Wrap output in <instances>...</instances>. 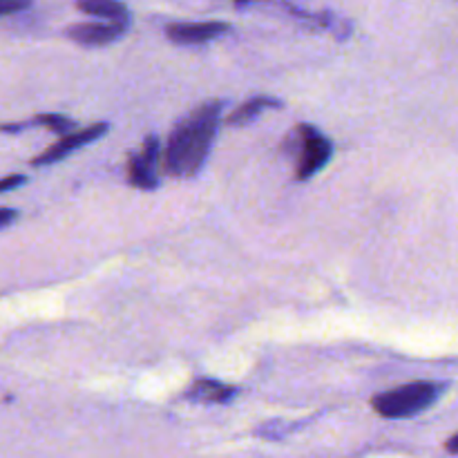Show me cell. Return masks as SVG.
I'll use <instances>...</instances> for the list:
<instances>
[{
    "instance_id": "cell-10",
    "label": "cell",
    "mask_w": 458,
    "mask_h": 458,
    "mask_svg": "<svg viewBox=\"0 0 458 458\" xmlns=\"http://www.w3.org/2000/svg\"><path fill=\"white\" fill-rule=\"evenodd\" d=\"M267 107H282V101H277V98H271V97H255L250 98V101H246L244 106L237 107L233 114H228L226 121L231 125L250 123V121H253L259 112L267 110Z\"/></svg>"
},
{
    "instance_id": "cell-4",
    "label": "cell",
    "mask_w": 458,
    "mask_h": 458,
    "mask_svg": "<svg viewBox=\"0 0 458 458\" xmlns=\"http://www.w3.org/2000/svg\"><path fill=\"white\" fill-rule=\"evenodd\" d=\"M157 164H159V141L157 137H148L143 150L132 155L128 161V182L139 191H152L157 188Z\"/></svg>"
},
{
    "instance_id": "cell-7",
    "label": "cell",
    "mask_w": 458,
    "mask_h": 458,
    "mask_svg": "<svg viewBox=\"0 0 458 458\" xmlns=\"http://www.w3.org/2000/svg\"><path fill=\"white\" fill-rule=\"evenodd\" d=\"M231 31L228 22H173L165 27V36L177 45H201Z\"/></svg>"
},
{
    "instance_id": "cell-8",
    "label": "cell",
    "mask_w": 458,
    "mask_h": 458,
    "mask_svg": "<svg viewBox=\"0 0 458 458\" xmlns=\"http://www.w3.org/2000/svg\"><path fill=\"white\" fill-rule=\"evenodd\" d=\"M235 389L228 385L217 383V380H197L186 396L195 403H204V405H222V403L231 401Z\"/></svg>"
},
{
    "instance_id": "cell-11",
    "label": "cell",
    "mask_w": 458,
    "mask_h": 458,
    "mask_svg": "<svg viewBox=\"0 0 458 458\" xmlns=\"http://www.w3.org/2000/svg\"><path fill=\"white\" fill-rule=\"evenodd\" d=\"M27 125H43V128L54 130V132H58V134H70L74 121L67 119V116H61V114H40V116H36L34 121H30V123L0 125V130H3V132H18V130L27 128Z\"/></svg>"
},
{
    "instance_id": "cell-5",
    "label": "cell",
    "mask_w": 458,
    "mask_h": 458,
    "mask_svg": "<svg viewBox=\"0 0 458 458\" xmlns=\"http://www.w3.org/2000/svg\"><path fill=\"white\" fill-rule=\"evenodd\" d=\"M107 132V123H94V125H88V128H81L76 130V132H70L65 134V137L61 139L58 143H54L52 148H47V150L43 152V155L36 157L31 164L34 165H45V164H54V161H61L63 157L72 155L74 150H79L81 146H85V143H92L94 139L103 137V134Z\"/></svg>"
},
{
    "instance_id": "cell-12",
    "label": "cell",
    "mask_w": 458,
    "mask_h": 458,
    "mask_svg": "<svg viewBox=\"0 0 458 458\" xmlns=\"http://www.w3.org/2000/svg\"><path fill=\"white\" fill-rule=\"evenodd\" d=\"M27 179L22 177V174H12V177H4L0 179V192H7V191H13V188L22 186Z\"/></svg>"
},
{
    "instance_id": "cell-9",
    "label": "cell",
    "mask_w": 458,
    "mask_h": 458,
    "mask_svg": "<svg viewBox=\"0 0 458 458\" xmlns=\"http://www.w3.org/2000/svg\"><path fill=\"white\" fill-rule=\"evenodd\" d=\"M76 7L89 16L107 18L110 22H125L130 25V13L128 7L121 3H112V0H92V3H79Z\"/></svg>"
},
{
    "instance_id": "cell-13",
    "label": "cell",
    "mask_w": 458,
    "mask_h": 458,
    "mask_svg": "<svg viewBox=\"0 0 458 458\" xmlns=\"http://www.w3.org/2000/svg\"><path fill=\"white\" fill-rule=\"evenodd\" d=\"M13 219H16V210H12V208H0V228L9 226V224H12Z\"/></svg>"
},
{
    "instance_id": "cell-6",
    "label": "cell",
    "mask_w": 458,
    "mask_h": 458,
    "mask_svg": "<svg viewBox=\"0 0 458 458\" xmlns=\"http://www.w3.org/2000/svg\"><path fill=\"white\" fill-rule=\"evenodd\" d=\"M128 30L125 22H79V25L67 27V38L85 47H103V45L114 43L121 34Z\"/></svg>"
},
{
    "instance_id": "cell-3",
    "label": "cell",
    "mask_w": 458,
    "mask_h": 458,
    "mask_svg": "<svg viewBox=\"0 0 458 458\" xmlns=\"http://www.w3.org/2000/svg\"><path fill=\"white\" fill-rule=\"evenodd\" d=\"M284 150L295 157V179H309L325 168L334 146L318 128L300 123L284 139Z\"/></svg>"
},
{
    "instance_id": "cell-2",
    "label": "cell",
    "mask_w": 458,
    "mask_h": 458,
    "mask_svg": "<svg viewBox=\"0 0 458 458\" xmlns=\"http://www.w3.org/2000/svg\"><path fill=\"white\" fill-rule=\"evenodd\" d=\"M443 389L445 387L441 383L419 380V383L403 385V387L378 394L371 401V405L383 419H410V416H416L428 410V407H432L438 401Z\"/></svg>"
},
{
    "instance_id": "cell-15",
    "label": "cell",
    "mask_w": 458,
    "mask_h": 458,
    "mask_svg": "<svg viewBox=\"0 0 458 458\" xmlns=\"http://www.w3.org/2000/svg\"><path fill=\"white\" fill-rule=\"evenodd\" d=\"M447 452H450V454H454L456 452V437H452L450 443H447Z\"/></svg>"
},
{
    "instance_id": "cell-1",
    "label": "cell",
    "mask_w": 458,
    "mask_h": 458,
    "mask_svg": "<svg viewBox=\"0 0 458 458\" xmlns=\"http://www.w3.org/2000/svg\"><path fill=\"white\" fill-rule=\"evenodd\" d=\"M224 101H206L170 132L164 170L173 177H192L201 170L217 134Z\"/></svg>"
},
{
    "instance_id": "cell-14",
    "label": "cell",
    "mask_w": 458,
    "mask_h": 458,
    "mask_svg": "<svg viewBox=\"0 0 458 458\" xmlns=\"http://www.w3.org/2000/svg\"><path fill=\"white\" fill-rule=\"evenodd\" d=\"M27 3H12V4H0V13H12L25 9Z\"/></svg>"
}]
</instances>
